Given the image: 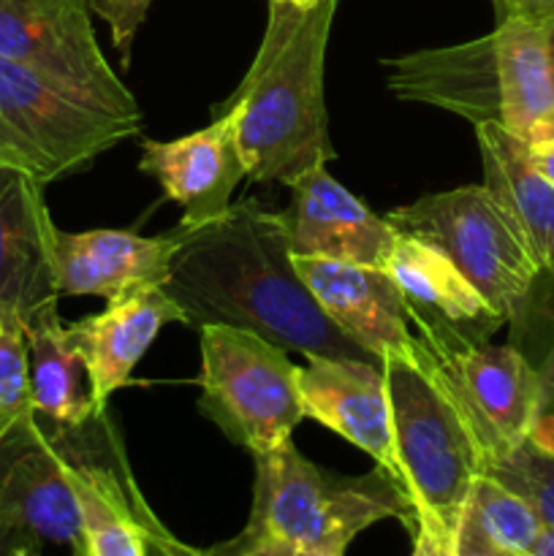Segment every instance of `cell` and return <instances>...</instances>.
<instances>
[{"mask_svg":"<svg viewBox=\"0 0 554 556\" xmlns=\"http://www.w3.org/2000/svg\"><path fill=\"white\" fill-rule=\"evenodd\" d=\"M212 556H345V552H318V548H302L293 543L277 541V538L255 535V532L244 530L242 535L234 541L215 546L210 552Z\"/></svg>","mask_w":554,"mask_h":556,"instance_id":"obj_30","label":"cell"},{"mask_svg":"<svg viewBox=\"0 0 554 556\" xmlns=\"http://www.w3.org/2000/svg\"><path fill=\"white\" fill-rule=\"evenodd\" d=\"M22 331L27 340L33 405L38 416L74 432H81L92 418H101L92 405L85 364L71 348L60 320L58 302L38 309Z\"/></svg>","mask_w":554,"mask_h":556,"instance_id":"obj_21","label":"cell"},{"mask_svg":"<svg viewBox=\"0 0 554 556\" xmlns=\"http://www.w3.org/2000/svg\"><path fill=\"white\" fill-rule=\"evenodd\" d=\"M63 443L71 456V481L79 500L85 556H147L144 532L136 521L117 467L96 465L81 456L74 440L65 434Z\"/></svg>","mask_w":554,"mask_h":556,"instance_id":"obj_23","label":"cell"},{"mask_svg":"<svg viewBox=\"0 0 554 556\" xmlns=\"http://www.w3.org/2000/svg\"><path fill=\"white\" fill-rule=\"evenodd\" d=\"M525 141L530 147H552L554 144V103L530 125L525 134Z\"/></svg>","mask_w":554,"mask_h":556,"instance_id":"obj_33","label":"cell"},{"mask_svg":"<svg viewBox=\"0 0 554 556\" xmlns=\"http://www.w3.org/2000/svg\"><path fill=\"white\" fill-rule=\"evenodd\" d=\"M36 418L25 331L3 329L0 331V440L11 429Z\"/></svg>","mask_w":554,"mask_h":556,"instance_id":"obj_26","label":"cell"},{"mask_svg":"<svg viewBox=\"0 0 554 556\" xmlns=\"http://www.w3.org/2000/svg\"><path fill=\"white\" fill-rule=\"evenodd\" d=\"M92 14L101 16L112 30V43L119 52L125 65H130V52H134L136 33L141 22L147 20V11L155 0H87Z\"/></svg>","mask_w":554,"mask_h":556,"instance_id":"obj_28","label":"cell"},{"mask_svg":"<svg viewBox=\"0 0 554 556\" xmlns=\"http://www.w3.org/2000/svg\"><path fill=\"white\" fill-rule=\"evenodd\" d=\"M114 459H117L119 478H123L125 483V494H128L136 521H139L141 532H144L147 556H212L210 552H201V548H193L188 546V543L179 541V538L172 535V532L166 530V525L158 519L155 510L150 508V503H147L144 494H141V489L136 486L128 465H125V456H123V448H119L117 438H114Z\"/></svg>","mask_w":554,"mask_h":556,"instance_id":"obj_27","label":"cell"},{"mask_svg":"<svg viewBox=\"0 0 554 556\" xmlns=\"http://www.w3.org/2000/svg\"><path fill=\"white\" fill-rule=\"evenodd\" d=\"M3 329H5V326H3V324H0V331H3Z\"/></svg>","mask_w":554,"mask_h":556,"instance_id":"obj_42","label":"cell"},{"mask_svg":"<svg viewBox=\"0 0 554 556\" xmlns=\"http://www.w3.org/2000/svg\"><path fill=\"white\" fill-rule=\"evenodd\" d=\"M30 174L0 163V324L25 329L47 304L60 302L54 275V220Z\"/></svg>","mask_w":554,"mask_h":556,"instance_id":"obj_14","label":"cell"},{"mask_svg":"<svg viewBox=\"0 0 554 556\" xmlns=\"http://www.w3.org/2000/svg\"><path fill=\"white\" fill-rule=\"evenodd\" d=\"M0 60L43 76L87 106L141 123L134 92L98 47L87 0H0Z\"/></svg>","mask_w":554,"mask_h":556,"instance_id":"obj_8","label":"cell"},{"mask_svg":"<svg viewBox=\"0 0 554 556\" xmlns=\"http://www.w3.org/2000/svg\"><path fill=\"white\" fill-rule=\"evenodd\" d=\"M527 556H554V525H543Z\"/></svg>","mask_w":554,"mask_h":556,"instance_id":"obj_35","label":"cell"},{"mask_svg":"<svg viewBox=\"0 0 554 556\" xmlns=\"http://www.w3.org/2000/svg\"><path fill=\"white\" fill-rule=\"evenodd\" d=\"M199 410L250 454L291 440L304 418L299 367L282 348L231 326H201Z\"/></svg>","mask_w":554,"mask_h":556,"instance_id":"obj_6","label":"cell"},{"mask_svg":"<svg viewBox=\"0 0 554 556\" xmlns=\"http://www.w3.org/2000/svg\"><path fill=\"white\" fill-rule=\"evenodd\" d=\"M538 369V413L532 421L530 440L527 443L536 445L538 451L554 454V340L552 348L546 351Z\"/></svg>","mask_w":554,"mask_h":556,"instance_id":"obj_29","label":"cell"},{"mask_svg":"<svg viewBox=\"0 0 554 556\" xmlns=\"http://www.w3.org/2000/svg\"><path fill=\"white\" fill-rule=\"evenodd\" d=\"M552 71H554V25H552Z\"/></svg>","mask_w":554,"mask_h":556,"instance_id":"obj_38","label":"cell"},{"mask_svg":"<svg viewBox=\"0 0 554 556\" xmlns=\"http://www.w3.org/2000/svg\"><path fill=\"white\" fill-rule=\"evenodd\" d=\"M166 324H185L182 309L172 302L166 288L150 286L112 299L103 313L65 326L71 348L87 369L98 416H103L114 391L130 386V372Z\"/></svg>","mask_w":554,"mask_h":556,"instance_id":"obj_18","label":"cell"},{"mask_svg":"<svg viewBox=\"0 0 554 556\" xmlns=\"http://www.w3.org/2000/svg\"><path fill=\"white\" fill-rule=\"evenodd\" d=\"M389 386L394 454L400 483L413 508L427 510L456 532L487 456L438 367L386 356L380 362Z\"/></svg>","mask_w":554,"mask_h":556,"instance_id":"obj_4","label":"cell"},{"mask_svg":"<svg viewBox=\"0 0 554 556\" xmlns=\"http://www.w3.org/2000/svg\"><path fill=\"white\" fill-rule=\"evenodd\" d=\"M500 556H527V554H511V552H500Z\"/></svg>","mask_w":554,"mask_h":556,"instance_id":"obj_39","label":"cell"},{"mask_svg":"<svg viewBox=\"0 0 554 556\" xmlns=\"http://www.w3.org/2000/svg\"><path fill=\"white\" fill-rule=\"evenodd\" d=\"M139 168L182 206L179 226L199 228L231 212L234 190L248 177L231 112L215 109L206 128L172 141H141Z\"/></svg>","mask_w":554,"mask_h":556,"instance_id":"obj_15","label":"cell"},{"mask_svg":"<svg viewBox=\"0 0 554 556\" xmlns=\"http://www.w3.org/2000/svg\"><path fill=\"white\" fill-rule=\"evenodd\" d=\"M386 87L400 101L429 103L467 123L500 125V79L492 33L456 47L383 60Z\"/></svg>","mask_w":554,"mask_h":556,"instance_id":"obj_19","label":"cell"},{"mask_svg":"<svg viewBox=\"0 0 554 556\" xmlns=\"http://www.w3.org/2000/svg\"><path fill=\"white\" fill-rule=\"evenodd\" d=\"M530 155H532V163L538 166V172H541L549 182H554V144L552 147H530Z\"/></svg>","mask_w":554,"mask_h":556,"instance_id":"obj_34","label":"cell"},{"mask_svg":"<svg viewBox=\"0 0 554 556\" xmlns=\"http://www.w3.org/2000/svg\"><path fill=\"white\" fill-rule=\"evenodd\" d=\"M483 188L505 206L543 275H554V182L532 163L525 139L498 123L476 125Z\"/></svg>","mask_w":554,"mask_h":556,"instance_id":"obj_20","label":"cell"},{"mask_svg":"<svg viewBox=\"0 0 554 556\" xmlns=\"http://www.w3.org/2000/svg\"><path fill=\"white\" fill-rule=\"evenodd\" d=\"M498 20H530L541 25H554V0H492Z\"/></svg>","mask_w":554,"mask_h":556,"instance_id":"obj_32","label":"cell"},{"mask_svg":"<svg viewBox=\"0 0 554 556\" xmlns=\"http://www.w3.org/2000/svg\"><path fill=\"white\" fill-rule=\"evenodd\" d=\"M500 79V125L519 139L554 103L552 25L498 20L492 30Z\"/></svg>","mask_w":554,"mask_h":556,"instance_id":"obj_22","label":"cell"},{"mask_svg":"<svg viewBox=\"0 0 554 556\" xmlns=\"http://www.w3.org/2000/svg\"><path fill=\"white\" fill-rule=\"evenodd\" d=\"M166 293L190 326L253 331L304 358H367L320 309L297 269L280 215L248 199L226 217L188 228Z\"/></svg>","mask_w":554,"mask_h":556,"instance_id":"obj_1","label":"cell"},{"mask_svg":"<svg viewBox=\"0 0 554 556\" xmlns=\"http://www.w3.org/2000/svg\"><path fill=\"white\" fill-rule=\"evenodd\" d=\"M299 391L304 418L345 438L400 481L389 386L380 362L313 356L307 367H299Z\"/></svg>","mask_w":554,"mask_h":556,"instance_id":"obj_16","label":"cell"},{"mask_svg":"<svg viewBox=\"0 0 554 556\" xmlns=\"http://www.w3.org/2000/svg\"><path fill=\"white\" fill-rule=\"evenodd\" d=\"M487 476L521 494L538 510L543 525H554V454L525 443L514 454L492 462Z\"/></svg>","mask_w":554,"mask_h":556,"instance_id":"obj_25","label":"cell"},{"mask_svg":"<svg viewBox=\"0 0 554 556\" xmlns=\"http://www.w3.org/2000/svg\"><path fill=\"white\" fill-rule=\"evenodd\" d=\"M291 201L280 215L288 244L299 258H326L386 269L396 228L342 188L326 166H313L288 185Z\"/></svg>","mask_w":554,"mask_h":556,"instance_id":"obj_13","label":"cell"},{"mask_svg":"<svg viewBox=\"0 0 554 556\" xmlns=\"http://www.w3.org/2000/svg\"><path fill=\"white\" fill-rule=\"evenodd\" d=\"M465 514L481 527L483 535L498 548L511 554H527L541 532L543 521L538 510L521 494L500 483L492 476H478L467 497Z\"/></svg>","mask_w":554,"mask_h":556,"instance_id":"obj_24","label":"cell"},{"mask_svg":"<svg viewBox=\"0 0 554 556\" xmlns=\"http://www.w3.org/2000/svg\"><path fill=\"white\" fill-rule=\"evenodd\" d=\"M0 525L33 543H65L85 552L81 514L63 434H47L38 418L0 440Z\"/></svg>","mask_w":554,"mask_h":556,"instance_id":"obj_10","label":"cell"},{"mask_svg":"<svg viewBox=\"0 0 554 556\" xmlns=\"http://www.w3.org/2000/svg\"><path fill=\"white\" fill-rule=\"evenodd\" d=\"M386 220L440 250L505 320L519 318L543 275L516 223L483 185L421 195Z\"/></svg>","mask_w":554,"mask_h":556,"instance_id":"obj_5","label":"cell"},{"mask_svg":"<svg viewBox=\"0 0 554 556\" xmlns=\"http://www.w3.org/2000/svg\"><path fill=\"white\" fill-rule=\"evenodd\" d=\"M386 269L400 288L413 329L438 367L487 345L489 337L505 324L481 291L440 250L421 239L400 233Z\"/></svg>","mask_w":554,"mask_h":556,"instance_id":"obj_9","label":"cell"},{"mask_svg":"<svg viewBox=\"0 0 554 556\" xmlns=\"http://www.w3.org/2000/svg\"><path fill=\"white\" fill-rule=\"evenodd\" d=\"M337 0H269L261 47L242 85L217 109L237 119L248 179L288 185L335 161L324 65Z\"/></svg>","mask_w":554,"mask_h":556,"instance_id":"obj_2","label":"cell"},{"mask_svg":"<svg viewBox=\"0 0 554 556\" xmlns=\"http://www.w3.org/2000/svg\"><path fill=\"white\" fill-rule=\"evenodd\" d=\"M438 369L465 410L487 467L530 440L538 413V369L519 348L487 342Z\"/></svg>","mask_w":554,"mask_h":556,"instance_id":"obj_12","label":"cell"},{"mask_svg":"<svg viewBox=\"0 0 554 556\" xmlns=\"http://www.w3.org/2000/svg\"><path fill=\"white\" fill-rule=\"evenodd\" d=\"M71 556H85V552H74Z\"/></svg>","mask_w":554,"mask_h":556,"instance_id":"obj_41","label":"cell"},{"mask_svg":"<svg viewBox=\"0 0 554 556\" xmlns=\"http://www.w3.org/2000/svg\"><path fill=\"white\" fill-rule=\"evenodd\" d=\"M291 3H315V0H291Z\"/></svg>","mask_w":554,"mask_h":556,"instance_id":"obj_40","label":"cell"},{"mask_svg":"<svg viewBox=\"0 0 554 556\" xmlns=\"http://www.w3.org/2000/svg\"><path fill=\"white\" fill-rule=\"evenodd\" d=\"M188 237L179 226L161 237L134 231L71 233L54 228V275L60 296H103L106 302L150 286H166L174 255Z\"/></svg>","mask_w":554,"mask_h":556,"instance_id":"obj_17","label":"cell"},{"mask_svg":"<svg viewBox=\"0 0 554 556\" xmlns=\"http://www.w3.org/2000/svg\"><path fill=\"white\" fill-rule=\"evenodd\" d=\"M141 128L76 101L43 76L0 60V163L41 185L81 172Z\"/></svg>","mask_w":554,"mask_h":556,"instance_id":"obj_7","label":"cell"},{"mask_svg":"<svg viewBox=\"0 0 554 556\" xmlns=\"http://www.w3.org/2000/svg\"><path fill=\"white\" fill-rule=\"evenodd\" d=\"M253 510L244 530L302 548L345 552L353 538L383 519L416 530L405 486L383 467L337 476L299 454L293 440L253 456Z\"/></svg>","mask_w":554,"mask_h":556,"instance_id":"obj_3","label":"cell"},{"mask_svg":"<svg viewBox=\"0 0 554 556\" xmlns=\"http://www.w3.org/2000/svg\"><path fill=\"white\" fill-rule=\"evenodd\" d=\"M297 258V269L310 293L337 329L373 358L405 356L411 362L438 367L421 337L411 331L405 302L389 269L342 264L326 258Z\"/></svg>","mask_w":554,"mask_h":556,"instance_id":"obj_11","label":"cell"},{"mask_svg":"<svg viewBox=\"0 0 554 556\" xmlns=\"http://www.w3.org/2000/svg\"><path fill=\"white\" fill-rule=\"evenodd\" d=\"M456 532L440 525L427 510H416V530H413V556H456Z\"/></svg>","mask_w":554,"mask_h":556,"instance_id":"obj_31","label":"cell"},{"mask_svg":"<svg viewBox=\"0 0 554 556\" xmlns=\"http://www.w3.org/2000/svg\"><path fill=\"white\" fill-rule=\"evenodd\" d=\"M14 556H41V552H38V543H22Z\"/></svg>","mask_w":554,"mask_h":556,"instance_id":"obj_37","label":"cell"},{"mask_svg":"<svg viewBox=\"0 0 554 556\" xmlns=\"http://www.w3.org/2000/svg\"><path fill=\"white\" fill-rule=\"evenodd\" d=\"M22 543H33V541H27L25 535H20V532L11 530V527L0 525V556H14V552L22 546Z\"/></svg>","mask_w":554,"mask_h":556,"instance_id":"obj_36","label":"cell"}]
</instances>
